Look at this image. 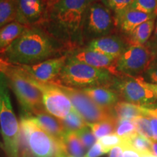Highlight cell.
Segmentation results:
<instances>
[{"label": "cell", "mask_w": 157, "mask_h": 157, "mask_svg": "<svg viewBox=\"0 0 157 157\" xmlns=\"http://www.w3.org/2000/svg\"><path fill=\"white\" fill-rule=\"evenodd\" d=\"M97 0H52L46 3L41 26L71 51L83 47V25L88 7Z\"/></svg>", "instance_id": "cell-1"}, {"label": "cell", "mask_w": 157, "mask_h": 157, "mask_svg": "<svg viewBox=\"0 0 157 157\" xmlns=\"http://www.w3.org/2000/svg\"><path fill=\"white\" fill-rule=\"evenodd\" d=\"M67 50L41 25L28 26L7 48L0 51V58L16 66L31 65L66 55Z\"/></svg>", "instance_id": "cell-2"}, {"label": "cell", "mask_w": 157, "mask_h": 157, "mask_svg": "<svg viewBox=\"0 0 157 157\" xmlns=\"http://www.w3.org/2000/svg\"><path fill=\"white\" fill-rule=\"evenodd\" d=\"M0 72L5 74L9 87L16 95L23 115L33 116L44 110L41 90L30 81L28 75L19 66L7 63L0 58Z\"/></svg>", "instance_id": "cell-3"}, {"label": "cell", "mask_w": 157, "mask_h": 157, "mask_svg": "<svg viewBox=\"0 0 157 157\" xmlns=\"http://www.w3.org/2000/svg\"><path fill=\"white\" fill-rule=\"evenodd\" d=\"M113 74L106 69H101L82 63L67 56L66 63L52 84L84 89L92 87L111 85Z\"/></svg>", "instance_id": "cell-4"}, {"label": "cell", "mask_w": 157, "mask_h": 157, "mask_svg": "<svg viewBox=\"0 0 157 157\" xmlns=\"http://www.w3.org/2000/svg\"><path fill=\"white\" fill-rule=\"evenodd\" d=\"M20 128L25 133L29 148L34 157H69L66 153L63 137L56 139L37 124L31 116L22 115Z\"/></svg>", "instance_id": "cell-5"}, {"label": "cell", "mask_w": 157, "mask_h": 157, "mask_svg": "<svg viewBox=\"0 0 157 157\" xmlns=\"http://www.w3.org/2000/svg\"><path fill=\"white\" fill-rule=\"evenodd\" d=\"M9 87L5 75L0 72V127L4 140V151L7 157H20V124L13 112Z\"/></svg>", "instance_id": "cell-6"}, {"label": "cell", "mask_w": 157, "mask_h": 157, "mask_svg": "<svg viewBox=\"0 0 157 157\" xmlns=\"http://www.w3.org/2000/svg\"><path fill=\"white\" fill-rule=\"evenodd\" d=\"M115 17L111 10L101 2L95 1L87 9L84 18L83 39L93 40L108 36L114 28Z\"/></svg>", "instance_id": "cell-7"}, {"label": "cell", "mask_w": 157, "mask_h": 157, "mask_svg": "<svg viewBox=\"0 0 157 157\" xmlns=\"http://www.w3.org/2000/svg\"><path fill=\"white\" fill-rule=\"evenodd\" d=\"M55 84L68 96L74 110L83 118L88 125L116 117L112 111H109L98 105L81 89Z\"/></svg>", "instance_id": "cell-8"}, {"label": "cell", "mask_w": 157, "mask_h": 157, "mask_svg": "<svg viewBox=\"0 0 157 157\" xmlns=\"http://www.w3.org/2000/svg\"><path fill=\"white\" fill-rule=\"evenodd\" d=\"M111 86L124 101L135 105L151 107L156 100L141 76H128L119 79L114 78Z\"/></svg>", "instance_id": "cell-9"}, {"label": "cell", "mask_w": 157, "mask_h": 157, "mask_svg": "<svg viewBox=\"0 0 157 157\" xmlns=\"http://www.w3.org/2000/svg\"><path fill=\"white\" fill-rule=\"evenodd\" d=\"M154 54L144 45L130 44L117 60V71L127 76L145 71L155 60Z\"/></svg>", "instance_id": "cell-10"}, {"label": "cell", "mask_w": 157, "mask_h": 157, "mask_svg": "<svg viewBox=\"0 0 157 157\" xmlns=\"http://www.w3.org/2000/svg\"><path fill=\"white\" fill-rule=\"evenodd\" d=\"M28 76L30 81L42 92L43 106L47 112L62 120L74 109L69 98L58 86L52 83L37 82Z\"/></svg>", "instance_id": "cell-11"}, {"label": "cell", "mask_w": 157, "mask_h": 157, "mask_svg": "<svg viewBox=\"0 0 157 157\" xmlns=\"http://www.w3.org/2000/svg\"><path fill=\"white\" fill-rule=\"evenodd\" d=\"M67 60V55L48 59L31 65L19 66L31 78L42 83H52L59 76Z\"/></svg>", "instance_id": "cell-12"}, {"label": "cell", "mask_w": 157, "mask_h": 157, "mask_svg": "<svg viewBox=\"0 0 157 157\" xmlns=\"http://www.w3.org/2000/svg\"><path fill=\"white\" fill-rule=\"evenodd\" d=\"M66 55L68 58L87 64L88 66L109 70L113 74L117 73V59L91 50L84 46L68 51Z\"/></svg>", "instance_id": "cell-13"}, {"label": "cell", "mask_w": 157, "mask_h": 157, "mask_svg": "<svg viewBox=\"0 0 157 157\" xmlns=\"http://www.w3.org/2000/svg\"><path fill=\"white\" fill-rule=\"evenodd\" d=\"M16 21L26 26L39 25L46 11L45 0H15Z\"/></svg>", "instance_id": "cell-14"}, {"label": "cell", "mask_w": 157, "mask_h": 157, "mask_svg": "<svg viewBox=\"0 0 157 157\" xmlns=\"http://www.w3.org/2000/svg\"><path fill=\"white\" fill-rule=\"evenodd\" d=\"M84 47L91 50L118 59L128 46L120 36L108 35L90 41Z\"/></svg>", "instance_id": "cell-15"}, {"label": "cell", "mask_w": 157, "mask_h": 157, "mask_svg": "<svg viewBox=\"0 0 157 157\" xmlns=\"http://www.w3.org/2000/svg\"><path fill=\"white\" fill-rule=\"evenodd\" d=\"M114 14L116 25L122 32L128 35L142 23L150 20L156 19L157 17L156 13L147 14L129 7Z\"/></svg>", "instance_id": "cell-16"}, {"label": "cell", "mask_w": 157, "mask_h": 157, "mask_svg": "<svg viewBox=\"0 0 157 157\" xmlns=\"http://www.w3.org/2000/svg\"><path fill=\"white\" fill-rule=\"evenodd\" d=\"M98 105L103 109L112 111L119 102V96L115 90L105 87H92L81 89Z\"/></svg>", "instance_id": "cell-17"}, {"label": "cell", "mask_w": 157, "mask_h": 157, "mask_svg": "<svg viewBox=\"0 0 157 157\" xmlns=\"http://www.w3.org/2000/svg\"><path fill=\"white\" fill-rule=\"evenodd\" d=\"M31 117L39 127L55 138H62L66 132L61 121L47 112L45 109L37 111Z\"/></svg>", "instance_id": "cell-18"}, {"label": "cell", "mask_w": 157, "mask_h": 157, "mask_svg": "<svg viewBox=\"0 0 157 157\" xmlns=\"http://www.w3.org/2000/svg\"><path fill=\"white\" fill-rule=\"evenodd\" d=\"M147 107L140 106L126 101H119L113 109V114L118 119L133 120L137 117H146Z\"/></svg>", "instance_id": "cell-19"}, {"label": "cell", "mask_w": 157, "mask_h": 157, "mask_svg": "<svg viewBox=\"0 0 157 157\" xmlns=\"http://www.w3.org/2000/svg\"><path fill=\"white\" fill-rule=\"evenodd\" d=\"M28 26L15 21L0 29V51L10 45Z\"/></svg>", "instance_id": "cell-20"}, {"label": "cell", "mask_w": 157, "mask_h": 157, "mask_svg": "<svg viewBox=\"0 0 157 157\" xmlns=\"http://www.w3.org/2000/svg\"><path fill=\"white\" fill-rule=\"evenodd\" d=\"M155 21H156V19L150 20L137 26L129 35V44L143 45L147 43L154 33L155 23H156Z\"/></svg>", "instance_id": "cell-21"}, {"label": "cell", "mask_w": 157, "mask_h": 157, "mask_svg": "<svg viewBox=\"0 0 157 157\" xmlns=\"http://www.w3.org/2000/svg\"><path fill=\"white\" fill-rule=\"evenodd\" d=\"M62 139L68 156L84 157L86 148L76 132H66Z\"/></svg>", "instance_id": "cell-22"}, {"label": "cell", "mask_w": 157, "mask_h": 157, "mask_svg": "<svg viewBox=\"0 0 157 157\" xmlns=\"http://www.w3.org/2000/svg\"><path fill=\"white\" fill-rule=\"evenodd\" d=\"M16 16L15 0H0V29L16 21Z\"/></svg>", "instance_id": "cell-23"}, {"label": "cell", "mask_w": 157, "mask_h": 157, "mask_svg": "<svg viewBox=\"0 0 157 157\" xmlns=\"http://www.w3.org/2000/svg\"><path fill=\"white\" fill-rule=\"evenodd\" d=\"M124 143H126L131 148L136 151L141 156H152L151 154V141L146 138L142 135L137 133L134 136L127 140H123Z\"/></svg>", "instance_id": "cell-24"}, {"label": "cell", "mask_w": 157, "mask_h": 157, "mask_svg": "<svg viewBox=\"0 0 157 157\" xmlns=\"http://www.w3.org/2000/svg\"><path fill=\"white\" fill-rule=\"evenodd\" d=\"M61 121L66 132H76L88 127L87 123L74 109Z\"/></svg>", "instance_id": "cell-25"}, {"label": "cell", "mask_w": 157, "mask_h": 157, "mask_svg": "<svg viewBox=\"0 0 157 157\" xmlns=\"http://www.w3.org/2000/svg\"><path fill=\"white\" fill-rule=\"evenodd\" d=\"M117 121V118L114 117L108 120L89 124L88 126L90 127L92 132H93L97 140H98L104 136L115 133Z\"/></svg>", "instance_id": "cell-26"}, {"label": "cell", "mask_w": 157, "mask_h": 157, "mask_svg": "<svg viewBox=\"0 0 157 157\" xmlns=\"http://www.w3.org/2000/svg\"><path fill=\"white\" fill-rule=\"evenodd\" d=\"M136 127L133 120L118 119L115 134L121 137L123 140H127L137 134Z\"/></svg>", "instance_id": "cell-27"}, {"label": "cell", "mask_w": 157, "mask_h": 157, "mask_svg": "<svg viewBox=\"0 0 157 157\" xmlns=\"http://www.w3.org/2000/svg\"><path fill=\"white\" fill-rule=\"evenodd\" d=\"M137 132L149 140L154 141L150 119L146 117H140L133 119Z\"/></svg>", "instance_id": "cell-28"}, {"label": "cell", "mask_w": 157, "mask_h": 157, "mask_svg": "<svg viewBox=\"0 0 157 157\" xmlns=\"http://www.w3.org/2000/svg\"><path fill=\"white\" fill-rule=\"evenodd\" d=\"M129 8L147 14H157V0H134Z\"/></svg>", "instance_id": "cell-29"}, {"label": "cell", "mask_w": 157, "mask_h": 157, "mask_svg": "<svg viewBox=\"0 0 157 157\" xmlns=\"http://www.w3.org/2000/svg\"><path fill=\"white\" fill-rule=\"evenodd\" d=\"M98 142L101 145L102 148H103L105 154H106V153L110 151L113 147L122 145L123 140L117 135H116L115 133H113V134L106 135V136H104L98 139Z\"/></svg>", "instance_id": "cell-30"}, {"label": "cell", "mask_w": 157, "mask_h": 157, "mask_svg": "<svg viewBox=\"0 0 157 157\" xmlns=\"http://www.w3.org/2000/svg\"><path fill=\"white\" fill-rule=\"evenodd\" d=\"M110 10L116 13L129 7L134 0H100Z\"/></svg>", "instance_id": "cell-31"}, {"label": "cell", "mask_w": 157, "mask_h": 157, "mask_svg": "<svg viewBox=\"0 0 157 157\" xmlns=\"http://www.w3.org/2000/svg\"><path fill=\"white\" fill-rule=\"evenodd\" d=\"M76 133L81 140L82 143H83L86 150L91 148L98 140L89 126L78 131Z\"/></svg>", "instance_id": "cell-32"}, {"label": "cell", "mask_w": 157, "mask_h": 157, "mask_svg": "<svg viewBox=\"0 0 157 157\" xmlns=\"http://www.w3.org/2000/svg\"><path fill=\"white\" fill-rule=\"evenodd\" d=\"M146 117L150 119L154 141H157V108L147 107Z\"/></svg>", "instance_id": "cell-33"}, {"label": "cell", "mask_w": 157, "mask_h": 157, "mask_svg": "<svg viewBox=\"0 0 157 157\" xmlns=\"http://www.w3.org/2000/svg\"><path fill=\"white\" fill-rule=\"evenodd\" d=\"M104 154H105V151L103 150L101 145L97 140V142L88 150L84 157H99Z\"/></svg>", "instance_id": "cell-34"}, {"label": "cell", "mask_w": 157, "mask_h": 157, "mask_svg": "<svg viewBox=\"0 0 157 157\" xmlns=\"http://www.w3.org/2000/svg\"><path fill=\"white\" fill-rule=\"evenodd\" d=\"M147 78H148L151 83L157 84V63L153 61L149 66V68L146 71Z\"/></svg>", "instance_id": "cell-35"}, {"label": "cell", "mask_w": 157, "mask_h": 157, "mask_svg": "<svg viewBox=\"0 0 157 157\" xmlns=\"http://www.w3.org/2000/svg\"><path fill=\"white\" fill-rule=\"evenodd\" d=\"M124 147V157H141L142 156L138 152L134 150L126 143H122Z\"/></svg>", "instance_id": "cell-36"}, {"label": "cell", "mask_w": 157, "mask_h": 157, "mask_svg": "<svg viewBox=\"0 0 157 157\" xmlns=\"http://www.w3.org/2000/svg\"><path fill=\"white\" fill-rule=\"evenodd\" d=\"M109 157H124V147L122 145L113 147L109 151Z\"/></svg>", "instance_id": "cell-37"}, {"label": "cell", "mask_w": 157, "mask_h": 157, "mask_svg": "<svg viewBox=\"0 0 157 157\" xmlns=\"http://www.w3.org/2000/svg\"><path fill=\"white\" fill-rule=\"evenodd\" d=\"M145 84L149 90H151L153 92V93L154 94L155 98L157 100V84H153L151 82H148L145 80Z\"/></svg>", "instance_id": "cell-38"}, {"label": "cell", "mask_w": 157, "mask_h": 157, "mask_svg": "<svg viewBox=\"0 0 157 157\" xmlns=\"http://www.w3.org/2000/svg\"><path fill=\"white\" fill-rule=\"evenodd\" d=\"M153 36L151 39V42H150V45L152 44H157V17L156 19V23H155V28H154V33H153Z\"/></svg>", "instance_id": "cell-39"}, {"label": "cell", "mask_w": 157, "mask_h": 157, "mask_svg": "<svg viewBox=\"0 0 157 157\" xmlns=\"http://www.w3.org/2000/svg\"><path fill=\"white\" fill-rule=\"evenodd\" d=\"M151 154L152 156L149 157H157V141H151Z\"/></svg>", "instance_id": "cell-40"}, {"label": "cell", "mask_w": 157, "mask_h": 157, "mask_svg": "<svg viewBox=\"0 0 157 157\" xmlns=\"http://www.w3.org/2000/svg\"><path fill=\"white\" fill-rule=\"evenodd\" d=\"M149 48L153 52V53L154 54L155 57L157 56V44H152V45H149Z\"/></svg>", "instance_id": "cell-41"}, {"label": "cell", "mask_w": 157, "mask_h": 157, "mask_svg": "<svg viewBox=\"0 0 157 157\" xmlns=\"http://www.w3.org/2000/svg\"><path fill=\"white\" fill-rule=\"evenodd\" d=\"M0 148L4 149V144H2L1 142H0Z\"/></svg>", "instance_id": "cell-42"}, {"label": "cell", "mask_w": 157, "mask_h": 157, "mask_svg": "<svg viewBox=\"0 0 157 157\" xmlns=\"http://www.w3.org/2000/svg\"><path fill=\"white\" fill-rule=\"evenodd\" d=\"M154 61L155 63H157V56L156 57V58H155V60H154Z\"/></svg>", "instance_id": "cell-43"}, {"label": "cell", "mask_w": 157, "mask_h": 157, "mask_svg": "<svg viewBox=\"0 0 157 157\" xmlns=\"http://www.w3.org/2000/svg\"><path fill=\"white\" fill-rule=\"evenodd\" d=\"M1 105H2V103H1V98H0V109H1Z\"/></svg>", "instance_id": "cell-44"}, {"label": "cell", "mask_w": 157, "mask_h": 157, "mask_svg": "<svg viewBox=\"0 0 157 157\" xmlns=\"http://www.w3.org/2000/svg\"><path fill=\"white\" fill-rule=\"evenodd\" d=\"M49 1H52V0H47V1H46V3L48 2H49Z\"/></svg>", "instance_id": "cell-45"}, {"label": "cell", "mask_w": 157, "mask_h": 157, "mask_svg": "<svg viewBox=\"0 0 157 157\" xmlns=\"http://www.w3.org/2000/svg\"><path fill=\"white\" fill-rule=\"evenodd\" d=\"M142 157H149V156H142Z\"/></svg>", "instance_id": "cell-46"}, {"label": "cell", "mask_w": 157, "mask_h": 157, "mask_svg": "<svg viewBox=\"0 0 157 157\" xmlns=\"http://www.w3.org/2000/svg\"><path fill=\"white\" fill-rule=\"evenodd\" d=\"M45 1H47V0H45Z\"/></svg>", "instance_id": "cell-47"}]
</instances>
